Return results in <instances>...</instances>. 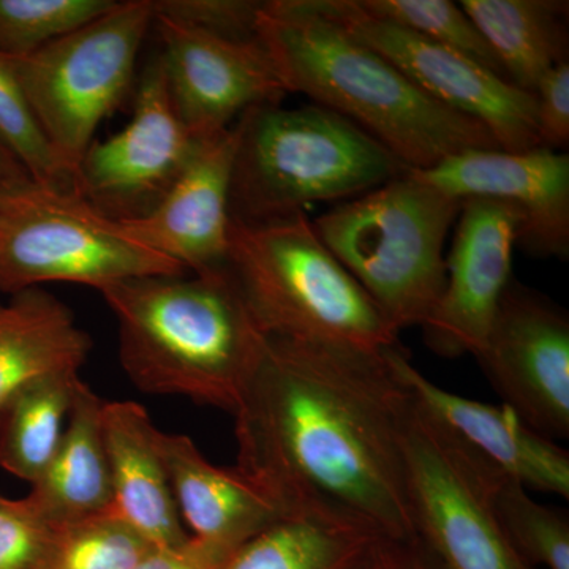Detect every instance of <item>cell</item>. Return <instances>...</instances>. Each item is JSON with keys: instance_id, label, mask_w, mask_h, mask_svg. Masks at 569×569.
<instances>
[{"instance_id": "6da1fadb", "label": "cell", "mask_w": 569, "mask_h": 569, "mask_svg": "<svg viewBox=\"0 0 569 569\" xmlns=\"http://www.w3.org/2000/svg\"><path fill=\"white\" fill-rule=\"evenodd\" d=\"M388 350L266 337L233 413L234 467L282 516L417 542L402 449L413 396Z\"/></svg>"}, {"instance_id": "7a4b0ae2", "label": "cell", "mask_w": 569, "mask_h": 569, "mask_svg": "<svg viewBox=\"0 0 569 569\" xmlns=\"http://www.w3.org/2000/svg\"><path fill=\"white\" fill-rule=\"evenodd\" d=\"M257 39L288 93H305L353 122L410 171L473 149H500L486 127L427 96L316 0L261 3Z\"/></svg>"}, {"instance_id": "3957f363", "label": "cell", "mask_w": 569, "mask_h": 569, "mask_svg": "<svg viewBox=\"0 0 569 569\" xmlns=\"http://www.w3.org/2000/svg\"><path fill=\"white\" fill-rule=\"evenodd\" d=\"M100 293L118 323L119 361L137 389L234 413L266 337L227 268L138 277Z\"/></svg>"}, {"instance_id": "277c9868", "label": "cell", "mask_w": 569, "mask_h": 569, "mask_svg": "<svg viewBox=\"0 0 569 569\" xmlns=\"http://www.w3.org/2000/svg\"><path fill=\"white\" fill-rule=\"evenodd\" d=\"M236 127L234 222L291 219L318 203L353 200L410 171L376 138L320 104H261Z\"/></svg>"}, {"instance_id": "5b68a950", "label": "cell", "mask_w": 569, "mask_h": 569, "mask_svg": "<svg viewBox=\"0 0 569 569\" xmlns=\"http://www.w3.org/2000/svg\"><path fill=\"white\" fill-rule=\"evenodd\" d=\"M227 271L269 339L367 351L399 342L307 213L260 224L231 220Z\"/></svg>"}, {"instance_id": "8992f818", "label": "cell", "mask_w": 569, "mask_h": 569, "mask_svg": "<svg viewBox=\"0 0 569 569\" xmlns=\"http://www.w3.org/2000/svg\"><path fill=\"white\" fill-rule=\"evenodd\" d=\"M462 201L413 171L312 220L335 253L396 332L421 328L445 280L449 230Z\"/></svg>"}, {"instance_id": "52a82bcc", "label": "cell", "mask_w": 569, "mask_h": 569, "mask_svg": "<svg viewBox=\"0 0 569 569\" xmlns=\"http://www.w3.org/2000/svg\"><path fill=\"white\" fill-rule=\"evenodd\" d=\"M152 24L153 0H126L31 56L11 59L44 137L73 181L100 123L132 88Z\"/></svg>"}, {"instance_id": "ba28073f", "label": "cell", "mask_w": 569, "mask_h": 569, "mask_svg": "<svg viewBox=\"0 0 569 569\" xmlns=\"http://www.w3.org/2000/svg\"><path fill=\"white\" fill-rule=\"evenodd\" d=\"M77 193L31 186L0 192V291L18 293L51 282L103 288L152 276L187 274Z\"/></svg>"}, {"instance_id": "9c48e42d", "label": "cell", "mask_w": 569, "mask_h": 569, "mask_svg": "<svg viewBox=\"0 0 569 569\" xmlns=\"http://www.w3.org/2000/svg\"><path fill=\"white\" fill-rule=\"evenodd\" d=\"M402 449L415 541L433 567L533 569L498 518L493 488L500 471L415 399Z\"/></svg>"}, {"instance_id": "30bf717a", "label": "cell", "mask_w": 569, "mask_h": 569, "mask_svg": "<svg viewBox=\"0 0 569 569\" xmlns=\"http://www.w3.org/2000/svg\"><path fill=\"white\" fill-rule=\"evenodd\" d=\"M200 141L176 112L156 56L138 82L130 122L82 156L74 193L114 222L142 219L181 178Z\"/></svg>"}, {"instance_id": "8fae6325", "label": "cell", "mask_w": 569, "mask_h": 569, "mask_svg": "<svg viewBox=\"0 0 569 569\" xmlns=\"http://www.w3.org/2000/svg\"><path fill=\"white\" fill-rule=\"evenodd\" d=\"M356 39L380 52L438 103L489 130L501 151L541 148L533 93L479 63L362 9L359 0H316Z\"/></svg>"}, {"instance_id": "7c38bea8", "label": "cell", "mask_w": 569, "mask_h": 569, "mask_svg": "<svg viewBox=\"0 0 569 569\" xmlns=\"http://www.w3.org/2000/svg\"><path fill=\"white\" fill-rule=\"evenodd\" d=\"M475 358L503 406L527 426L552 441L569 437V318L563 309L509 283Z\"/></svg>"}, {"instance_id": "4fadbf2b", "label": "cell", "mask_w": 569, "mask_h": 569, "mask_svg": "<svg viewBox=\"0 0 569 569\" xmlns=\"http://www.w3.org/2000/svg\"><path fill=\"white\" fill-rule=\"evenodd\" d=\"M164 84L181 121L197 138L231 126L247 110L282 103V80L261 41L230 40L156 17Z\"/></svg>"}, {"instance_id": "5bb4252c", "label": "cell", "mask_w": 569, "mask_h": 569, "mask_svg": "<svg viewBox=\"0 0 569 569\" xmlns=\"http://www.w3.org/2000/svg\"><path fill=\"white\" fill-rule=\"evenodd\" d=\"M518 227V213L500 201H462L447 258L443 291L421 326L430 351L443 358L477 356L481 351L512 282Z\"/></svg>"}, {"instance_id": "9a60e30c", "label": "cell", "mask_w": 569, "mask_h": 569, "mask_svg": "<svg viewBox=\"0 0 569 569\" xmlns=\"http://www.w3.org/2000/svg\"><path fill=\"white\" fill-rule=\"evenodd\" d=\"M413 173L460 201L481 198L509 206L519 217L516 246L533 257L568 260V153L473 149Z\"/></svg>"}, {"instance_id": "2e32d148", "label": "cell", "mask_w": 569, "mask_h": 569, "mask_svg": "<svg viewBox=\"0 0 569 569\" xmlns=\"http://www.w3.org/2000/svg\"><path fill=\"white\" fill-rule=\"evenodd\" d=\"M238 138L236 122L201 138L192 162L159 206L142 219L118 222L126 234L193 274L227 268Z\"/></svg>"}, {"instance_id": "e0dca14e", "label": "cell", "mask_w": 569, "mask_h": 569, "mask_svg": "<svg viewBox=\"0 0 569 569\" xmlns=\"http://www.w3.org/2000/svg\"><path fill=\"white\" fill-rule=\"evenodd\" d=\"M388 358L411 396L501 475L526 489L569 498V455L556 441L527 426L507 406H490L438 387L411 365L399 346Z\"/></svg>"}, {"instance_id": "ac0fdd59", "label": "cell", "mask_w": 569, "mask_h": 569, "mask_svg": "<svg viewBox=\"0 0 569 569\" xmlns=\"http://www.w3.org/2000/svg\"><path fill=\"white\" fill-rule=\"evenodd\" d=\"M148 410L132 400H104L103 433L110 460L112 511L153 549L189 539Z\"/></svg>"}, {"instance_id": "d6986e66", "label": "cell", "mask_w": 569, "mask_h": 569, "mask_svg": "<svg viewBox=\"0 0 569 569\" xmlns=\"http://www.w3.org/2000/svg\"><path fill=\"white\" fill-rule=\"evenodd\" d=\"M159 447L179 515L194 538L236 550L283 518L238 468L213 466L192 438L160 430Z\"/></svg>"}, {"instance_id": "ffe728a7", "label": "cell", "mask_w": 569, "mask_h": 569, "mask_svg": "<svg viewBox=\"0 0 569 569\" xmlns=\"http://www.w3.org/2000/svg\"><path fill=\"white\" fill-rule=\"evenodd\" d=\"M91 350V336L50 291L11 295L0 302V413L36 381L80 372Z\"/></svg>"}, {"instance_id": "44dd1931", "label": "cell", "mask_w": 569, "mask_h": 569, "mask_svg": "<svg viewBox=\"0 0 569 569\" xmlns=\"http://www.w3.org/2000/svg\"><path fill=\"white\" fill-rule=\"evenodd\" d=\"M104 400L81 381L61 445L24 497L54 529L112 509L110 460L103 433Z\"/></svg>"}, {"instance_id": "7402d4cb", "label": "cell", "mask_w": 569, "mask_h": 569, "mask_svg": "<svg viewBox=\"0 0 569 569\" xmlns=\"http://www.w3.org/2000/svg\"><path fill=\"white\" fill-rule=\"evenodd\" d=\"M508 81L535 93L557 63L569 61L567 0H462Z\"/></svg>"}, {"instance_id": "603a6c76", "label": "cell", "mask_w": 569, "mask_h": 569, "mask_svg": "<svg viewBox=\"0 0 569 569\" xmlns=\"http://www.w3.org/2000/svg\"><path fill=\"white\" fill-rule=\"evenodd\" d=\"M377 539L329 516H283L236 550L223 569H355Z\"/></svg>"}, {"instance_id": "cb8c5ba5", "label": "cell", "mask_w": 569, "mask_h": 569, "mask_svg": "<svg viewBox=\"0 0 569 569\" xmlns=\"http://www.w3.org/2000/svg\"><path fill=\"white\" fill-rule=\"evenodd\" d=\"M80 372L59 373L36 381L0 413V467L33 485L43 475L59 445Z\"/></svg>"}, {"instance_id": "d4e9b609", "label": "cell", "mask_w": 569, "mask_h": 569, "mask_svg": "<svg viewBox=\"0 0 569 569\" xmlns=\"http://www.w3.org/2000/svg\"><path fill=\"white\" fill-rule=\"evenodd\" d=\"M0 148L36 186L74 193L73 178L59 163L33 114L13 62L3 54H0Z\"/></svg>"}, {"instance_id": "484cf974", "label": "cell", "mask_w": 569, "mask_h": 569, "mask_svg": "<svg viewBox=\"0 0 569 569\" xmlns=\"http://www.w3.org/2000/svg\"><path fill=\"white\" fill-rule=\"evenodd\" d=\"M493 501L509 541L530 563L569 569V519L561 509L538 503L520 482L500 475Z\"/></svg>"}, {"instance_id": "4316f807", "label": "cell", "mask_w": 569, "mask_h": 569, "mask_svg": "<svg viewBox=\"0 0 569 569\" xmlns=\"http://www.w3.org/2000/svg\"><path fill=\"white\" fill-rule=\"evenodd\" d=\"M362 9L458 52L508 81L488 41L459 3L451 0H359Z\"/></svg>"}, {"instance_id": "83f0119b", "label": "cell", "mask_w": 569, "mask_h": 569, "mask_svg": "<svg viewBox=\"0 0 569 569\" xmlns=\"http://www.w3.org/2000/svg\"><path fill=\"white\" fill-rule=\"evenodd\" d=\"M119 2V0H118ZM116 0H0V54L21 59L118 6Z\"/></svg>"}, {"instance_id": "f1b7e54d", "label": "cell", "mask_w": 569, "mask_h": 569, "mask_svg": "<svg viewBox=\"0 0 569 569\" xmlns=\"http://www.w3.org/2000/svg\"><path fill=\"white\" fill-rule=\"evenodd\" d=\"M152 549L111 509L58 529L47 569H134Z\"/></svg>"}, {"instance_id": "f546056e", "label": "cell", "mask_w": 569, "mask_h": 569, "mask_svg": "<svg viewBox=\"0 0 569 569\" xmlns=\"http://www.w3.org/2000/svg\"><path fill=\"white\" fill-rule=\"evenodd\" d=\"M58 529L26 498L0 500V569H47Z\"/></svg>"}, {"instance_id": "4dcf8cb0", "label": "cell", "mask_w": 569, "mask_h": 569, "mask_svg": "<svg viewBox=\"0 0 569 569\" xmlns=\"http://www.w3.org/2000/svg\"><path fill=\"white\" fill-rule=\"evenodd\" d=\"M261 3L253 0H156L153 14L223 39L253 40Z\"/></svg>"}, {"instance_id": "1f68e13d", "label": "cell", "mask_w": 569, "mask_h": 569, "mask_svg": "<svg viewBox=\"0 0 569 569\" xmlns=\"http://www.w3.org/2000/svg\"><path fill=\"white\" fill-rule=\"evenodd\" d=\"M533 97L539 144L561 152L569 142V61L550 69Z\"/></svg>"}, {"instance_id": "d6a6232c", "label": "cell", "mask_w": 569, "mask_h": 569, "mask_svg": "<svg viewBox=\"0 0 569 569\" xmlns=\"http://www.w3.org/2000/svg\"><path fill=\"white\" fill-rule=\"evenodd\" d=\"M236 550L190 537L178 548L152 549L134 569H223Z\"/></svg>"}, {"instance_id": "836d02e7", "label": "cell", "mask_w": 569, "mask_h": 569, "mask_svg": "<svg viewBox=\"0 0 569 569\" xmlns=\"http://www.w3.org/2000/svg\"><path fill=\"white\" fill-rule=\"evenodd\" d=\"M355 569H437L417 542L377 539Z\"/></svg>"}, {"instance_id": "e575fe53", "label": "cell", "mask_w": 569, "mask_h": 569, "mask_svg": "<svg viewBox=\"0 0 569 569\" xmlns=\"http://www.w3.org/2000/svg\"><path fill=\"white\" fill-rule=\"evenodd\" d=\"M31 183L33 182L29 174L0 148V192L21 189Z\"/></svg>"}, {"instance_id": "d590c367", "label": "cell", "mask_w": 569, "mask_h": 569, "mask_svg": "<svg viewBox=\"0 0 569 569\" xmlns=\"http://www.w3.org/2000/svg\"><path fill=\"white\" fill-rule=\"evenodd\" d=\"M0 500H2V496H0Z\"/></svg>"}]
</instances>
